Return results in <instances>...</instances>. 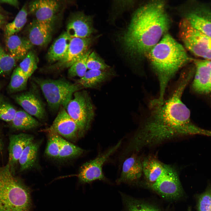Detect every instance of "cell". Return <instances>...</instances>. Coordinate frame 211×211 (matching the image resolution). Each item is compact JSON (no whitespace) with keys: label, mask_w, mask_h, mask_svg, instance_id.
<instances>
[{"label":"cell","mask_w":211,"mask_h":211,"mask_svg":"<svg viewBox=\"0 0 211 211\" xmlns=\"http://www.w3.org/2000/svg\"><path fill=\"white\" fill-rule=\"evenodd\" d=\"M120 140L95 158L86 162L80 167L77 175L79 182L82 184L90 183L96 180L106 181L102 171L105 162L119 147Z\"/></svg>","instance_id":"ba28073f"},{"label":"cell","mask_w":211,"mask_h":211,"mask_svg":"<svg viewBox=\"0 0 211 211\" xmlns=\"http://www.w3.org/2000/svg\"><path fill=\"white\" fill-rule=\"evenodd\" d=\"M142 173V161L140 157L133 154L123 162L121 173L117 183H134L140 178Z\"/></svg>","instance_id":"ac0fdd59"},{"label":"cell","mask_w":211,"mask_h":211,"mask_svg":"<svg viewBox=\"0 0 211 211\" xmlns=\"http://www.w3.org/2000/svg\"><path fill=\"white\" fill-rule=\"evenodd\" d=\"M91 53L89 50L81 58L75 62L69 68L68 74L70 77H82L87 71L86 61L87 57Z\"/></svg>","instance_id":"f546056e"},{"label":"cell","mask_w":211,"mask_h":211,"mask_svg":"<svg viewBox=\"0 0 211 211\" xmlns=\"http://www.w3.org/2000/svg\"><path fill=\"white\" fill-rule=\"evenodd\" d=\"M38 61L36 54L30 50L22 59L18 67L29 78L37 69Z\"/></svg>","instance_id":"83f0119b"},{"label":"cell","mask_w":211,"mask_h":211,"mask_svg":"<svg viewBox=\"0 0 211 211\" xmlns=\"http://www.w3.org/2000/svg\"><path fill=\"white\" fill-rule=\"evenodd\" d=\"M4 148V144L2 137L0 132V154H1L3 152Z\"/></svg>","instance_id":"8d00e7d4"},{"label":"cell","mask_w":211,"mask_h":211,"mask_svg":"<svg viewBox=\"0 0 211 211\" xmlns=\"http://www.w3.org/2000/svg\"><path fill=\"white\" fill-rule=\"evenodd\" d=\"M195 63L192 88L196 93L211 98V60H195Z\"/></svg>","instance_id":"4fadbf2b"},{"label":"cell","mask_w":211,"mask_h":211,"mask_svg":"<svg viewBox=\"0 0 211 211\" xmlns=\"http://www.w3.org/2000/svg\"><path fill=\"white\" fill-rule=\"evenodd\" d=\"M9 139L7 164L11 171L14 174L16 166L23 151L28 144L33 142L34 137L31 135L21 133L11 135Z\"/></svg>","instance_id":"5bb4252c"},{"label":"cell","mask_w":211,"mask_h":211,"mask_svg":"<svg viewBox=\"0 0 211 211\" xmlns=\"http://www.w3.org/2000/svg\"><path fill=\"white\" fill-rule=\"evenodd\" d=\"M188 211H190V209H189Z\"/></svg>","instance_id":"f35d334b"},{"label":"cell","mask_w":211,"mask_h":211,"mask_svg":"<svg viewBox=\"0 0 211 211\" xmlns=\"http://www.w3.org/2000/svg\"><path fill=\"white\" fill-rule=\"evenodd\" d=\"M29 13L38 21L53 25L60 7V3L52 0H36L29 4Z\"/></svg>","instance_id":"8fae6325"},{"label":"cell","mask_w":211,"mask_h":211,"mask_svg":"<svg viewBox=\"0 0 211 211\" xmlns=\"http://www.w3.org/2000/svg\"><path fill=\"white\" fill-rule=\"evenodd\" d=\"M162 197L176 200L183 195V190L178 174L169 165L164 164L163 170L156 181L149 186Z\"/></svg>","instance_id":"52a82bcc"},{"label":"cell","mask_w":211,"mask_h":211,"mask_svg":"<svg viewBox=\"0 0 211 211\" xmlns=\"http://www.w3.org/2000/svg\"><path fill=\"white\" fill-rule=\"evenodd\" d=\"M46 130L50 133L55 134L71 140L81 137L77 125L63 107L60 109L52 125Z\"/></svg>","instance_id":"30bf717a"},{"label":"cell","mask_w":211,"mask_h":211,"mask_svg":"<svg viewBox=\"0 0 211 211\" xmlns=\"http://www.w3.org/2000/svg\"><path fill=\"white\" fill-rule=\"evenodd\" d=\"M197 211H211V186H208L205 190L198 197Z\"/></svg>","instance_id":"e575fe53"},{"label":"cell","mask_w":211,"mask_h":211,"mask_svg":"<svg viewBox=\"0 0 211 211\" xmlns=\"http://www.w3.org/2000/svg\"><path fill=\"white\" fill-rule=\"evenodd\" d=\"M52 31L53 25L34 19L28 25L27 38L33 45L44 46L50 41Z\"/></svg>","instance_id":"2e32d148"},{"label":"cell","mask_w":211,"mask_h":211,"mask_svg":"<svg viewBox=\"0 0 211 211\" xmlns=\"http://www.w3.org/2000/svg\"><path fill=\"white\" fill-rule=\"evenodd\" d=\"M186 18L193 28L211 38V9L199 6L188 13Z\"/></svg>","instance_id":"e0dca14e"},{"label":"cell","mask_w":211,"mask_h":211,"mask_svg":"<svg viewBox=\"0 0 211 211\" xmlns=\"http://www.w3.org/2000/svg\"><path fill=\"white\" fill-rule=\"evenodd\" d=\"M164 164L152 157L146 158L142 161L143 173L149 186L153 183L161 174Z\"/></svg>","instance_id":"7402d4cb"},{"label":"cell","mask_w":211,"mask_h":211,"mask_svg":"<svg viewBox=\"0 0 211 211\" xmlns=\"http://www.w3.org/2000/svg\"><path fill=\"white\" fill-rule=\"evenodd\" d=\"M125 211H162L156 206L123 195Z\"/></svg>","instance_id":"484cf974"},{"label":"cell","mask_w":211,"mask_h":211,"mask_svg":"<svg viewBox=\"0 0 211 211\" xmlns=\"http://www.w3.org/2000/svg\"><path fill=\"white\" fill-rule=\"evenodd\" d=\"M17 111L11 104L2 97H0V120L11 122Z\"/></svg>","instance_id":"d6a6232c"},{"label":"cell","mask_w":211,"mask_h":211,"mask_svg":"<svg viewBox=\"0 0 211 211\" xmlns=\"http://www.w3.org/2000/svg\"><path fill=\"white\" fill-rule=\"evenodd\" d=\"M14 99L23 110L32 116L42 120L45 117L44 106L40 99L35 94L27 91L16 95Z\"/></svg>","instance_id":"9a60e30c"},{"label":"cell","mask_w":211,"mask_h":211,"mask_svg":"<svg viewBox=\"0 0 211 211\" xmlns=\"http://www.w3.org/2000/svg\"><path fill=\"white\" fill-rule=\"evenodd\" d=\"M50 134L45 153L50 157L58 158L63 138L57 134Z\"/></svg>","instance_id":"4dcf8cb0"},{"label":"cell","mask_w":211,"mask_h":211,"mask_svg":"<svg viewBox=\"0 0 211 211\" xmlns=\"http://www.w3.org/2000/svg\"><path fill=\"white\" fill-rule=\"evenodd\" d=\"M5 16L0 14V24H3L5 21Z\"/></svg>","instance_id":"74e56055"},{"label":"cell","mask_w":211,"mask_h":211,"mask_svg":"<svg viewBox=\"0 0 211 211\" xmlns=\"http://www.w3.org/2000/svg\"><path fill=\"white\" fill-rule=\"evenodd\" d=\"M5 42L10 54L18 61L23 59L33 46L27 38L15 34L6 37Z\"/></svg>","instance_id":"d6986e66"},{"label":"cell","mask_w":211,"mask_h":211,"mask_svg":"<svg viewBox=\"0 0 211 211\" xmlns=\"http://www.w3.org/2000/svg\"><path fill=\"white\" fill-rule=\"evenodd\" d=\"M84 152L82 148L62 138L58 159L64 160L73 158L81 155Z\"/></svg>","instance_id":"f1b7e54d"},{"label":"cell","mask_w":211,"mask_h":211,"mask_svg":"<svg viewBox=\"0 0 211 211\" xmlns=\"http://www.w3.org/2000/svg\"><path fill=\"white\" fill-rule=\"evenodd\" d=\"M95 31L91 16L82 12L72 14L67 25L66 32L72 38L89 37Z\"/></svg>","instance_id":"7c38bea8"},{"label":"cell","mask_w":211,"mask_h":211,"mask_svg":"<svg viewBox=\"0 0 211 211\" xmlns=\"http://www.w3.org/2000/svg\"><path fill=\"white\" fill-rule=\"evenodd\" d=\"M18 61L10 54L7 53L0 45V75L10 72Z\"/></svg>","instance_id":"1f68e13d"},{"label":"cell","mask_w":211,"mask_h":211,"mask_svg":"<svg viewBox=\"0 0 211 211\" xmlns=\"http://www.w3.org/2000/svg\"><path fill=\"white\" fill-rule=\"evenodd\" d=\"M86 65L89 70H106L110 69L104 60L94 52L88 56Z\"/></svg>","instance_id":"836d02e7"},{"label":"cell","mask_w":211,"mask_h":211,"mask_svg":"<svg viewBox=\"0 0 211 211\" xmlns=\"http://www.w3.org/2000/svg\"><path fill=\"white\" fill-rule=\"evenodd\" d=\"M73 96L64 108L77 125L82 137L89 129L93 119L94 108L86 91H77Z\"/></svg>","instance_id":"5b68a950"},{"label":"cell","mask_w":211,"mask_h":211,"mask_svg":"<svg viewBox=\"0 0 211 211\" xmlns=\"http://www.w3.org/2000/svg\"><path fill=\"white\" fill-rule=\"evenodd\" d=\"M1 88V85H0V89Z\"/></svg>","instance_id":"ab89813d"},{"label":"cell","mask_w":211,"mask_h":211,"mask_svg":"<svg viewBox=\"0 0 211 211\" xmlns=\"http://www.w3.org/2000/svg\"><path fill=\"white\" fill-rule=\"evenodd\" d=\"M147 55L159 82L157 99L162 101L169 82L179 69L192 59L183 47L168 34H165Z\"/></svg>","instance_id":"7a4b0ae2"},{"label":"cell","mask_w":211,"mask_h":211,"mask_svg":"<svg viewBox=\"0 0 211 211\" xmlns=\"http://www.w3.org/2000/svg\"><path fill=\"white\" fill-rule=\"evenodd\" d=\"M39 145V143L33 142L25 148L18 161L21 172L33 167L37 159Z\"/></svg>","instance_id":"cb8c5ba5"},{"label":"cell","mask_w":211,"mask_h":211,"mask_svg":"<svg viewBox=\"0 0 211 211\" xmlns=\"http://www.w3.org/2000/svg\"><path fill=\"white\" fill-rule=\"evenodd\" d=\"M113 73L109 69L89 70L82 77L77 80L76 83L82 88H94L108 80L113 76Z\"/></svg>","instance_id":"ffe728a7"},{"label":"cell","mask_w":211,"mask_h":211,"mask_svg":"<svg viewBox=\"0 0 211 211\" xmlns=\"http://www.w3.org/2000/svg\"><path fill=\"white\" fill-rule=\"evenodd\" d=\"M29 78L17 66L13 70L8 87L10 93L22 91L26 87Z\"/></svg>","instance_id":"4316f807"},{"label":"cell","mask_w":211,"mask_h":211,"mask_svg":"<svg viewBox=\"0 0 211 211\" xmlns=\"http://www.w3.org/2000/svg\"><path fill=\"white\" fill-rule=\"evenodd\" d=\"M162 1H152L139 8L121 37L125 50L130 55L147 54L169 28L170 21Z\"/></svg>","instance_id":"6da1fadb"},{"label":"cell","mask_w":211,"mask_h":211,"mask_svg":"<svg viewBox=\"0 0 211 211\" xmlns=\"http://www.w3.org/2000/svg\"><path fill=\"white\" fill-rule=\"evenodd\" d=\"M92 40L91 37L84 38H72L64 57L50 69H59L69 68L89 50Z\"/></svg>","instance_id":"9c48e42d"},{"label":"cell","mask_w":211,"mask_h":211,"mask_svg":"<svg viewBox=\"0 0 211 211\" xmlns=\"http://www.w3.org/2000/svg\"><path fill=\"white\" fill-rule=\"evenodd\" d=\"M27 9L26 5H25L17 13L14 20L6 25L4 31L6 37L15 35L23 28L27 21Z\"/></svg>","instance_id":"d4e9b609"},{"label":"cell","mask_w":211,"mask_h":211,"mask_svg":"<svg viewBox=\"0 0 211 211\" xmlns=\"http://www.w3.org/2000/svg\"><path fill=\"white\" fill-rule=\"evenodd\" d=\"M180 38L188 50L197 56L211 60V38L193 28L185 18L179 25Z\"/></svg>","instance_id":"8992f818"},{"label":"cell","mask_w":211,"mask_h":211,"mask_svg":"<svg viewBox=\"0 0 211 211\" xmlns=\"http://www.w3.org/2000/svg\"><path fill=\"white\" fill-rule=\"evenodd\" d=\"M12 127L16 130H27L39 126L40 123L23 110H17L11 122Z\"/></svg>","instance_id":"603a6c76"},{"label":"cell","mask_w":211,"mask_h":211,"mask_svg":"<svg viewBox=\"0 0 211 211\" xmlns=\"http://www.w3.org/2000/svg\"><path fill=\"white\" fill-rule=\"evenodd\" d=\"M30 189L7 164L0 166V211H33Z\"/></svg>","instance_id":"3957f363"},{"label":"cell","mask_w":211,"mask_h":211,"mask_svg":"<svg viewBox=\"0 0 211 211\" xmlns=\"http://www.w3.org/2000/svg\"><path fill=\"white\" fill-rule=\"evenodd\" d=\"M49 108L57 110L61 106L65 108L73 94L81 89L78 84L63 79H51L35 78Z\"/></svg>","instance_id":"277c9868"},{"label":"cell","mask_w":211,"mask_h":211,"mask_svg":"<svg viewBox=\"0 0 211 211\" xmlns=\"http://www.w3.org/2000/svg\"><path fill=\"white\" fill-rule=\"evenodd\" d=\"M1 3H6L15 7H18L19 5L18 1L16 0H1Z\"/></svg>","instance_id":"d590c367"},{"label":"cell","mask_w":211,"mask_h":211,"mask_svg":"<svg viewBox=\"0 0 211 211\" xmlns=\"http://www.w3.org/2000/svg\"><path fill=\"white\" fill-rule=\"evenodd\" d=\"M72 38L66 31L62 33L55 40L47 53V59L51 62H57L66 54Z\"/></svg>","instance_id":"44dd1931"}]
</instances>
